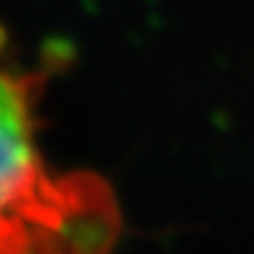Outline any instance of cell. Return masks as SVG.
<instances>
[{"instance_id":"1","label":"cell","mask_w":254,"mask_h":254,"mask_svg":"<svg viewBox=\"0 0 254 254\" xmlns=\"http://www.w3.org/2000/svg\"><path fill=\"white\" fill-rule=\"evenodd\" d=\"M0 27V254H108L114 192L98 176H54L38 146V87L5 57Z\"/></svg>"}]
</instances>
